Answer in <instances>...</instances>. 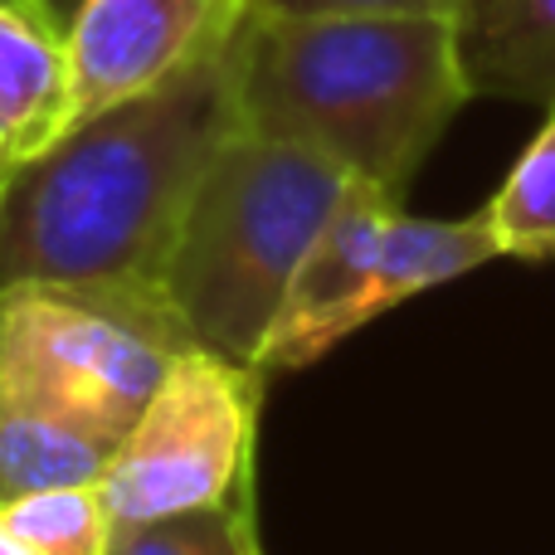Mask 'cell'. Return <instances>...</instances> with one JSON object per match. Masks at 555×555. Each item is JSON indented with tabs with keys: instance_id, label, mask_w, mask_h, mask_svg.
I'll return each mask as SVG.
<instances>
[{
	"instance_id": "10",
	"label": "cell",
	"mask_w": 555,
	"mask_h": 555,
	"mask_svg": "<svg viewBox=\"0 0 555 555\" xmlns=\"http://www.w3.org/2000/svg\"><path fill=\"white\" fill-rule=\"evenodd\" d=\"M107 459H113V443L0 404V507L39 488L98 482Z\"/></svg>"
},
{
	"instance_id": "7",
	"label": "cell",
	"mask_w": 555,
	"mask_h": 555,
	"mask_svg": "<svg viewBox=\"0 0 555 555\" xmlns=\"http://www.w3.org/2000/svg\"><path fill=\"white\" fill-rule=\"evenodd\" d=\"M240 15V0H83L64 29L68 127L166 83Z\"/></svg>"
},
{
	"instance_id": "8",
	"label": "cell",
	"mask_w": 555,
	"mask_h": 555,
	"mask_svg": "<svg viewBox=\"0 0 555 555\" xmlns=\"http://www.w3.org/2000/svg\"><path fill=\"white\" fill-rule=\"evenodd\" d=\"M453 44L473 98L555 103V0H459Z\"/></svg>"
},
{
	"instance_id": "17",
	"label": "cell",
	"mask_w": 555,
	"mask_h": 555,
	"mask_svg": "<svg viewBox=\"0 0 555 555\" xmlns=\"http://www.w3.org/2000/svg\"><path fill=\"white\" fill-rule=\"evenodd\" d=\"M10 166L15 162H10V146H5V137H0V171H10Z\"/></svg>"
},
{
	"instance_id": "9",
	"label": "cell",
	"mask_w": 555,
	"mask_h": 555,
	"mask_svg": "<svg viewBox=\"0 0 555 555\" xmlns=\"http://www.w3.org/2000/svg\"><path fill=\"white\" fill-rule=\"evenodd\" d=\"M68 132V54L64 35L29 5H0V137L10 162L49 152Z\"/></svg>"
},
{
	"instance_id": "13",
	"label": "cell",
	"mask_w": 555,
	"mask_h": 555,
	"mask_svg": "<svg viewBox=\"0 0 555 555\" xmlns=\"http://www.w3.org/2000/svg\"><path fill=\"white\" fill-rule=\"evenodd\" d=\"M0 517L25 541L29 555H107V537H113L98 482L25 492L0 507Z\"/></svg>"
},
{
	"instance_id": "1",
	"label": "cell",
	"mask_w": 555,
	"mask_h": 555,
	"mask_svg": "<svg viewBox=\"0 0 555 555\" xmlns=\"http://www.w3.org/2000/svg\"><path fill=\"white\" fill-rule=\"evenodd\" d=\"M234 113V29L166 83L68 127L0 181V287H152Z\"/></svg>"
},
{
	"instance_id": "18",
	"label": "cell",
	"mask_w": 555,
	"mask_h": 555,
	"mask_svg": "<svg viewBox=\"0 0 555 555\" xmlns=\"http://www.w3.org/2000/svg\"><path fill=\"white\" fill-rule=\"evenodd\" d=\"M0 5H29V0H0ZM29 10H35V5H29Z\"/></svg>"
},
{
	"instance_id": "15",
	"label": "cell",
	"mask_w": 555,
	"mask_h": 555,
	"mask_svg": "<svg viewBox=\"0 0 555 555\" xmlns=\"http://www.w3.org/2000/svg\"><path fill=\"white\" fill-rule=\"evenodd\" d=\"M29 5L39 10V20H44L54 35H64V29L74 25V15H78V5H83V0H29Z\"/></svg>"
},
{
	"instance_id": "3",
	"label": "cell",
	"mask_w": 555,
	"mask_h": 555,
	"mask_svg": "<svg viewBox=\"0 0 555 555\" xmlns=\"http://www.w3.org/2000/svg\"><path fill=\"white\" fill-rule=\"evenodd\" d=\"M351 176L273 137L230 132L195 181L156 293L195 346L259 371L278 307Z\"/></svg>"
},
{
	"instance_id": "11",
	"label": "cell",
	"mask_w": 555,
	"mask_h": 555,
	"mask_svg": "<svg viewBox=\"0 0 555 555\" xmlns=\"http://www.w3.org/2000/svg\"><path fill=\"white\" fill-rule=\"evenodd\" d=\"M482 220H488L502 259H555V103L546 127L531 137V146L512 166L502 191L492 195Z\"/></svg>"
},
{
	"instance_id": "14",
	"label": "cell",
	"mask_w": 555,
	"mask_h": 555,
	"mask_svg": "<svg viewBox=\"0 0 555 555\" xmlns=\"http://www.w3.org/2000/svg\"><path fill=\"white\" fill-rule=\"evenodd\" d=\"M244 15L307 20V15H449L459 0H240Z\"/></svg>"
},
{
	"instance_id": "6",
	"label": "cell",
	"mask_w": 555,
	"mask_h": 555,
	"mask_svg": "<svg viewBox=\"0 0 555 555\" xmlns=\"http://www.w3.org/2000/svg\"><path fill=\"white\" fill-rule=\"evenodd\" d=\"M263 380L254 365L185 346L98 478L107 521L176 517L249 488Z\"/></svg>"
},
{
	"instance_id": "4",
	"label": "cell",
	"mask_w": 555,
	"mask_h": 555,
	"mask_svg": "<svg viewBox=\"0 0 555 555\" xmlns=\"http://www.w3.org/2000/svg\"><path fill=\"white\" fill-rule=\"evenodd\" d=\"M185 346L195 341L152 287H0V404L83 429L113 449Z\"/></svg>"
},
{
	"instance_id": "12",
	"label": "cell",
	"mask_w": 555,
	"mask_h": 555,
	"mask_svg": "<svg viewBox=\"0 0 555 555\" xmlns=\"http://www.w3.org/2000/svg\"><path fill=\"white\" fill-rule=\"evenodd\" d=\"M107 555H263L254 527V482L215 507L113 527Z\"/></svg>"
},
{
	"instance_id": "16",
	"label": "cell",
	"mask_w": 555,
	"mask_h": 555,
	"mask_svg": "<svg viewBox=\"0 0 555 555\" xmlns=\"http://www.w3.org/2000/svg\"><path fill=\"white\" fill-rule=\"evenodd\" d=\"M0 555H29V551H25V541H20L15 531L5 527V517H0Z\"/></svg>"
},
{
	"instance_id": "5",
	"label": "cell",
	"mask_w": 555,
	"mask_h": 555,
	"mask_svg": "<svg viewBox=\"0 0 555 555\" xmlns=\"http://www.w3.org/2000/svg\"><path fill=\"white\" fill-rule=\"evenodd\" d=\"M492 259H502V249L482 215L424 220L395 195L351 181L307 249L302 269L293 273V287L263 341L259 371H302L390 307Z\"/></svg>"
},
{
	"instance_id": "2",
	"label": "cell",
	"mask_w": 555,
	"mask_h": 555,
	"mask_svg": "<svg viewBox=\"0 0 555 555\" xmlns=\"http://www.w3.org/2000/svg\"><path fill=\"white\" fill-rule=\"evenodd\" d=\"M468 98L449 15H240L234 25L240 132L307 146L395 201Z\"/></svg>"
}]
</instances>
